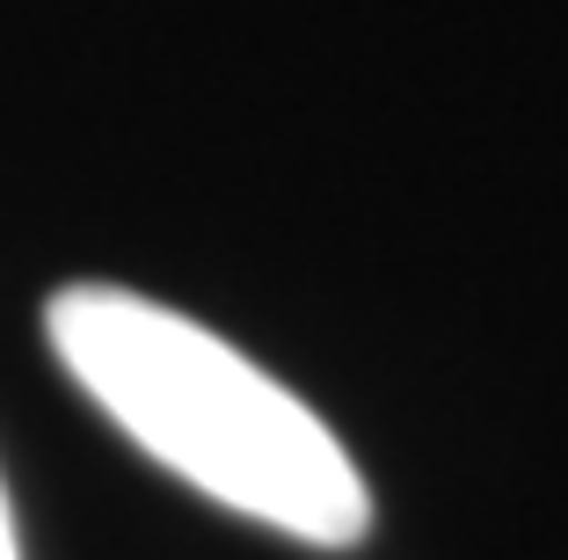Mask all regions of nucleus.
I'll return each instance as SVG.
<instances>
[{"label":"nucleus","mask_w":568,"mask_h":560,"mask_svg":"<svg viewBox=\"0 0 568 560\" xmlns=\"http://www.w3.org/2000/svg\"><path fill=\"white\" fill-rule=\"evenodd\" d=\"M44 328L73 386L197 495L328 553L372 531L365 474L335 429L190 314L118 284H73Z\"/></svg>","instance_id":"nucleus-1"},{"label":"nucleus","mask_w":568,"mask_h":560,"mask_svg":"<svg viewBox=\"0 0 568 560\" xmlns=\"http://www.w3.org/2000/svg\"><path fill=\"white\" fill-rule=\"evenodd\" d=\"M0 560H22L16 553V510H8V488H0Z\"/></svg>","instance_id":"nucleus-2"}]
</instances>
